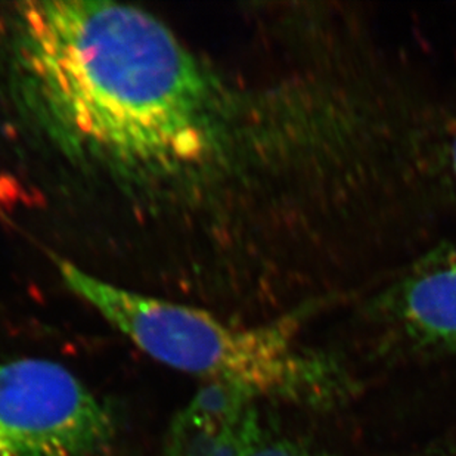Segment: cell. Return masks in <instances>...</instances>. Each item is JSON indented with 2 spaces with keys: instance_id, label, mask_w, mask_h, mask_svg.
<instances>
[{
  "instance_id": "cell-1",
  "label": "cell",
  "mask_w": 456,
  "mask_h": 456,
  "mask_svg": "<svg viewBox=\"0 0 456 456\" xmlns=\"http://www.w3.org/2000/svg\"><path fill=\"white\" fill-rule=\"evenodd\" d=\"M11 51L36 118L80 159L173 177L220 147L222 87L147 11L95 0L18 4Z\"/></svg>"
},
{
  "instance_id": "cell-2",
  "label": "cell",
  "mask_w": 456,
  "mask_h": 456,
  "mask_svg": "<svg viewBox=\"0 0 456 456\" xmlns=\"http://www.w3.org/2000/svg\"><path fill=\"white\" fill-rule=\"evenodd\" d=\"M58 271L71 293L163 365L256 397L296 393L305 384L309 365L294 350L289 321L233 327L206 310L110 284L73 263L60 260Z\"/></svg>"
},
{
  "instance_id": "cell-3",
  "label": "cell",
  "mask_w": 456,
  "mask_h": 456,
  "mask_svg": "<svg viewBox=\"0 0 456 456\" xmlns=\"http://www.w3.org/2000/svg\"><path fill=\"white\" fill-rule=\"evenodd\" d=\"M114 436L111 412L64 365L0 361V456H102Z\"/></svg>"
},
{
  "instance_id": "cell-4",
  "label": "cell",
  "mask_w": 456,
  "mask_h": 456,
  "mask_svg": "<svg viewBox=\"0 0 456 456\" xmlns=\"http://www.w3.org/2000/svg\"><path fill=\"white\" fill-rule=\"evenodd\" d=\"M256 396L232 384L207 383L177 413L164 456H247L262 437Z\"/></svg>"
},
{
  "instance_id": "cell-5",
  "label": "cell",
  "mask_w": 456,
  "mask_h": 456,
  "mask_svg": "<svg viewBox=\"0 0 456 456\" xmlns=\"http://www.w3.org/2000/svg\"><path fill=\"white\" fill-rule=\"evenodd\" d=\"M409 337L428 346L456 345V247L430 254L387 294Z\"/></svg>"
},
{
  "instance_id": "cell-6",
  "label": "cell",
  "mask_w": 456,
  "mask_h": 456,
  "mask_svg": "<svg viewBox=\"0 0 456 456\" xmlns=\"http://www.w3.org/2000/svg\"><path fill=\"white\" fill-rule=\"evenodd\" d=\"M451 167H452L453 175H455L456 177V134L455 136H453L452 143H451Z\"/></svg>"
}]
</instances>
